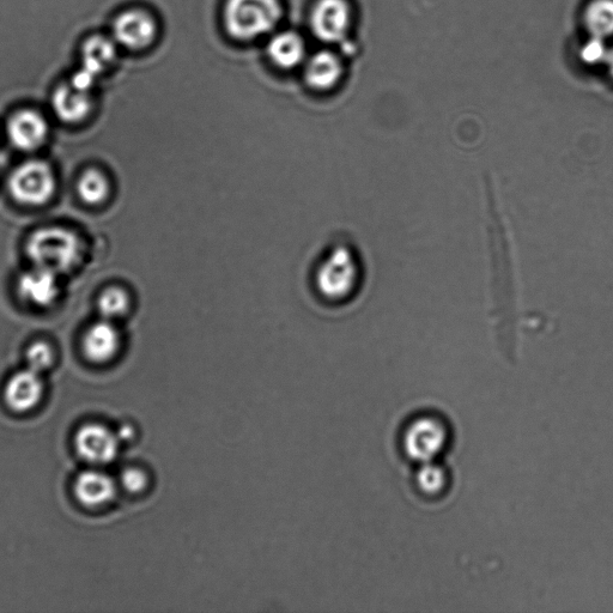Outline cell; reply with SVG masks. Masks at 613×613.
<instances>
[{
  "mask_svg": "<svg viewBox=\"0 0 613 613\" xmlns=\"http://www.w3.org/2000/svg\"><path fill=\"white\" fill-rule=\"evenodd\" d=\"M282 18L279 0H228L224 22L230 35L252 40L270 33Z\"/></svg>",
  "mask_w": 613,
  "mask_h": 613,
  "instance_id": "1",
  "label": "cell"
},
{
  "mask_svg": "<svg viewBox=\"0 0 613 613\" xmlns=\"http://www.w3.org/2000/svg\"><path fill=\"white\" fill-rule=\"evenodd\" d=\"M27 252L36 267L54 273L69 271L81 254L80 240L64 228H44L35 232L28 241Z\"/></svg>",
  "mask_w": 613,
  "mask_h": 613,
  "instance_id": "2",
  "label": "cell"
},
{
  "mask_svg": "<svg viewBox=\"0 0 613 613\" xmlns=\"http://www.w3.org/2000/svg\"><path fill=\"white\" fill-rule=\"evenodd\" d=\"M360 279L361 266L355 253L347 246H338L320 264L315 284L325 299L342 301L355 293Z\"/></svg>",
  "mask_w": 613,
  "mask_h": 613,
  "instance_id": "3",
  "label": "cell"
},
{
  "mask_svg": "<svg viewBox=\"0 0 613 613\" xmlns=\"http://www.w3.org/2000/svg\"><path fill=\"white\" fill-rule=\"evenodd\" d=\"M9 185L12 196L18 202L38 206L52 198L56 179L47 163L29 161L12 173Z\"/></svg>",
  "mask_w": 613,
  "mask_h": 613,
  "instance_id": "4",
  "label": "cell"
},
{
  "mask_svg": "<svg viewBox=\"0 0 613 613\" xmlns=\"http://www.w3.org/2000/svg\"><path fill=\"white\" fill-rule=\"evenodd\" d=\"M350 20L347 0H319L311 17L313 33L327 44H337L347 36Z\"/></svg>",
  "mask_w": 613,
  "mask_h": 613,
  "instance_id": "5",
  "label": "cell"
},
{
  "mask_svg": "<svg viewBox=\"0 0 613 613\" xmlns=\"http://www.w3.org/2000/svg\"><path fill=\"white\" fill-rule=\"evenodd\" d=\"M157 33L154 18L142 10H129L115 18L113 38L129 50H143L153 44Z\"/></svg>",
  "mask_w": 613,
  "mask_h": 613,
  "instance_id": "6",
  "label": "cell"
},
{
  "mask_svg": "<svg viewBox=\"0 0 613 613\" xmlns=\"http://www.w3.org/2000/svg\"><path fill=\"white\" fill-rule=\"evenodd\" d=\"M78 454L93 464H108L119 451V438L100 424H87L76 436Z\"/></svg>",
  "mask_w": 613,
  "mask_h": 613,
  "instance_id": "7",
  "label": "cell"
},
{
  "mask_svg": "<svg viewBox=\"0 0 613 613\" xmlns=\"http://www.w3.org/2000/svg\"><path fill=\"white\" fill-rule=\"evenodd\" d=\"M446 441L443 424L434 418H421L411 424L405 435V448L410 457L418 461H428L441 452Z\"/></svg>",
  "mask_w": 613,
  "mask_h": 613,
  "instance_id": "8",
  "label": "cell"
},
{
  "mask_svg": "<svg viewBox=\"0 0 613 613\" xmlns=\"http://www.w3.org/2000/svg\"><path fill=\"white\" fill-rule=\"evenodd\" d=\"M9 138L16 148L33 151L41 147L48 135L47 121L30 109L12 115L8 124Z\"/></svg>",
  "mask_w": 613,
  "mask_h": 613,
  "instance_id": "9",
  "label": "cell"
},
{
  "mask_svg": "<svg viewBox=\"0 0 613 613\" xmlns=\"http://www.w3.org/2000/svg\"><path fill=\"white\" fill-rule=\"evenodd\" d=\"M52 107L57 117L68 124L81 123L93 108L90 91L65 83L54 91Z\"/></svg>",
  "mask_w": 613,
  "mask_h": 613,
  "instance_id": "10",
  "label": "cell"
},
{
  "mask_svg": "<svg viewBox=\"0 0 613 613\" xmlns=\"http://www.w3.org/2000/svg\"><path fill=\"white\" fill-rule=\"evenodd\" d=\"M42 392L40 374L28 368L12 376L5 388V399L12 410L26 412L39 404Z\"/></svg>",
  "mask_w": 613,
  "mask_h": 613,
  "instance_id": "11",
  "label": "cell"
},
{
  "mask_svg": "<svg viewBox=\"0 0 613 613\" xmlns=\"http://www.w3.org/2000/svg\"><path fill=\"white\" fill-rule=\"evenodd\" d=\"M58 275L50 270L35 267L24 273L18 289L24 300L35 306L47 307L56 301L59 294Z\"/></svg>",
  "mask_w": 613,
  "mask_h": 613,
  "instance_id": "12",
  "label": "cell"
},
{
  "mask_svg": "<svg viewBox=\"0 0 613 613\" xmlns=\"http://www.w3.org/2000/svg\"><path fill=\"white\" fill-rule=\"evenodd\" d=\"M120 336L108 320L91 326L83 341V349L90 361L105 363L117 355Z\"/></svg>",
  "mask_w": 613,
  "mask_h": 613,
  "instance_id": "13",
  "label": "cell"
},
{
  "mask_svg": "<svg viewBox=\"0 0 613 613\" xmlns=\"http://www.w3.org/2000/svg\"><path fill=\"white\" fill-rule=\"evenodd\" d=\"M115 491L113 479L99 471L83 472L75 484L77 499L88 507L107 505L113 500Z\"/></svg>",
  "mask_w": 613,
  "mask_h": 613,
  "instance_id": "14",
  "label": "cell"
},
{
  "mask_svg": "<svg viewBox=\"0 0 613 613\" xmlns=\"http://www.w3.org/2000/svg\"><path fill=\"white\" fill-rule=\"evenodd\" d=\"M342 63L335 53L323 51L315 54L306 68L308 86L317 90H329L342 76Z\"/></svg>",
  "mask_w": 613,
  "mask_h": 613,
  "instance_id": "15",
  "label": "cell"
},
{
  "mask_svg": "<svg viewBox=\"0 0 613 613\" xmlns=\"http://www.w3.org/2000/svg\"><path fill=\"white\" fill-rule=\"evenodd\" d=\"M117 58V46L103 35L91 36L82 48V70L89 75L99 77Z\"/></svg>",
  "mask_w": 613,
  "mask_h": 613,
  "instance_id": "16",
  "label": "cell"
},
{
  "mask_svg": "<svg viewBox=\"0 0 613 613\" xmlns=\"http://www.w3.org/2000/svg\"><path fill=\"white\" fill-rule=\"evenodd\" d=\"M267 52L272 62L279 68L289 70L301 64L305 58L306 46L299 34L284 32L273 36Z\"/></svg>",
  "mask_w": 613,
  "mask_h": 613,
  "instance_id": "17",
  "label": "cell"
},
{
  "mask_svg": "<svg viewBox=\"0 0 613 613\" xmlns=\"http://www.w3.org/2000/svg\"><path fill=\"white\" fill-rule=\"evenodd\" d=\"M584 22L591 38H613V0H591L584 11Z\"/></svg>",
  "mask_w": 613,
  "mask_h": 613,
  "instance_id": "18",
  "label": "cell"
},
{
  "mask_svg": "<svg viewBox=\"0 0 613 613\" xmlns=\"http://www.w3.org/2000/svg\"><path fill=\"white\" fill-rule=\"evenodd\" d=\"M109 184L106 176L96 169L84 172L78 181V194L84 203L97 205L108 197Z\"/></svg>",
  "mask_w": 613,
  "mask_h": 613,
  "instance_id": "19",
  "label": "cell"
},
{
  "mask_svg": "<svg viewBox=\"0 0 613 613\" xmlns=\"http://www.w3.org/2000/svg\"><path fill=\"white\" fill-rule=\"evenodd\" d=\"M129 308L130 296L121 288H109L99 299V312L105 320L124 317Z\"/></svg>",
  "mask_w": 613,
  "mask_h": 613,
  "instance_id": "20",
  "label": "cell"
},
{
  "mask_svg": "<svg viewBox=\"0 0 613 613\" xmlns=\"http://www.w3.org/2000/svg\"><path fill=\"white\" fill-rule=\"evenodd\" d=\"M27 361L29 369L39 374L50 368L53 362V352L50 345L42 342L33 344L27 352Z\"/></svg>",
  "mask_w": 613,
  "mask_h": 613,
  "instance_id": "21",
  "label": "cell"
},
{
  "mask_svg": "<svg viewBox=\"0 0 613 613\" xmlns=\"http://www.w3.org/2000/svg\"><path fill=\"white\" fill-rule=\"evenodd\" d=\"M121 484L131 494L143 493L148 488L149 478L141 469H127L121 475Z\"/></svg>",
  "mask_w": 613,
  "mask_h": 613,
  "instance_id": "22",
  "label": "cell"
},
{
  "mask_svg": "<svg viewBox=\"0 0 613 613\" xmlns=\"http://www.w3.org/2000/svg\"><path fill=\"white\" fill-rule=\"evenodd\" d=\"M608 52L609 48L605 46V41L592 38L590 46L585 48L584 58L588 63H605Z\"/></svg>",
  "mask_w": 613,
  "mask_h": 613,
  "instance_id": "23",
  "label": "cell"
},
{
  "mask_svg": "<svg viewBox=\"0 0 613 613\" xmlns=\"http://www.w3.org/2000/svg\"><path fill=\"white\" fill-rule=\"evenodd\" d=\"M420 475V483L423 489H428L433 491L434 489H439L443 483L442 472L440 469H436V467H428V469H424Z\"/></svg>",
  "mask_w": 613,
  "mask_h": 613,
  "instance_id": "24",
  "label": "cell"
},
{
  "mask_svg": "<svg viewBox=\"0 0 613 613\" xmlns=\"http://www.w3.org/2000/svg\"><path fill=\"white\" fill-rule=\"evenodd\" d=\"M608 68L609 74L613 80V47L609 48L608 56H606L605 63Z\"/></svg>",
  "mask_w": 613,
  "mask_h": 613,
  "instance_id": "25",
  "label": "cell"
}]
</instances>
